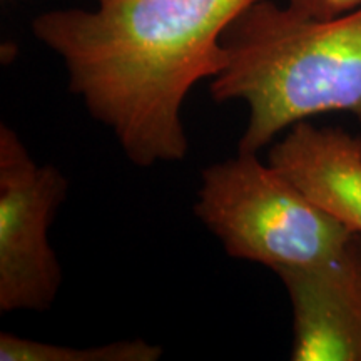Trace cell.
Returning <instances> with one entry per match:
<instances>
[{"label": "cell", "mask_w": 361, "mask_h": 361, "mask_svg": "<svg viewBox=\"0 0 361 361\" xmlns=\"http://www.w3.org/2000/svg\"><path fill=\"white\" fill-rule=\"evenodd\" d=\"M57 168L39 164L8 126L0 128V311H45L62 284L49 226L67 196Z\"/></svg>", "instance_id": "obj_4"}, {"label": "cell", "mask_w": 361, "mask_h": 361, "mask_svg": "<svg viewBox=\"0 0 361 361\" xmlns=\"http://www.w3.org/2000/svg\"><path fill=\"white\" fill-rule=\"evenodd\" d=\"M293 306V361H361V233L319 263L276 271Z\"/></svg>", "instance_id": "obj_5"}, {"label": "cell", "mask_w": 361, "mask_h": 361, "mask_svg": "<svg viewBox=\"0 0 361 361\" xmlns=\"http://www.w3.org/2000/svg\"><path fill=\"white\" fill-rule=\"evenodd\" d=\"M161 355L159 346L144 340L114 341L92 348H71L27 340L12 333H0L2 361H156Z\"/></svg>", "instance_id": "obj_7"}, {"label": "cell", "mask_w": 361, "mask_h": 361, "mask_svg": "<svg viewBox=\"0 0 361 361\" xmlns=\"http://www.w3.org/2000/svg\"><path fill=\"white\" fill-rule=\"evenodd\" d=\"M194 213L231 258L274 273L333 258L353 234L256 152L202 171Z\"/></svg>", "instance_id": "obj_3"}, {"label": "cell", "mask_w": 361, "mask_h": 361, "mask_svg": "<svg viewBox=\"0 0 361 361\" xmlns=\"http://www.w3.org/2000/svg\"><path fill=\"white\" fill-rule=\"evenodd\" d=\"M259 0H96L56 8L32 34L64 61L69 87L139 168L188 154L180 111L224 66L223 35Z\"/></svg>", "instance_id": "obj_1"}, {"label": "cell", "mask_w": 361, "mask_h": 361, "mask_svg": "<svg viewBox=\"0 0 361 361\" xmlns=\"http://www.w3.org/2000/svg\"><path fill=\"white\" fill-rule=\"evenodd\" d=\"M223 47L211 96L247 106L239 152H258L279 133L324 112L361 121V6L314 19L259 0L226 29Z\"/></svg>", "instance_id": "obj_2"}, {"label": "cell", "mask_w": 361, "mask_h": 361, "mask_svg": "<svg viewBox=\"0 0 361 361\" xmlns=\"http://www.w3.org/2000/svg\"><path fill=\"white\" fill-rule=\"evenodd\" d=\"M361 6V0H288V7L314 19H331Z\"/></svg>", "instance_id": "obj_8"}, {"label": "cell", "mask_w": 361, "mask_h": 361, "mask_svg": "<svg viewBox=\"0 0 361 361\" xmlns=\"http://www.w3.org/2000/svg\"><path fill=\"white\" fill-rule=\"evenodd\" d=\"M269 164L351 233H361V135L301 121L271 147Z\"/></svg>", "instance_id": "obj_6"}]
</instances>
